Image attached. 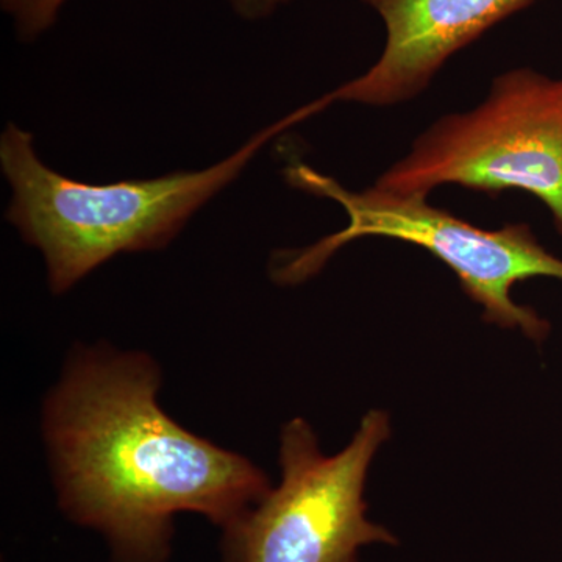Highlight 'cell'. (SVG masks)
I'll list each match as a JSON object with an SVG mask.
<instances>
[{"label":"cell","mask_w":562,"mask_h":562,"mask_svg":"<svg viewBox=\"0 0 562 562\" xmlns=\"http://www.w3.org/2000/svg\"><path fill=\"white\" fill-rule=\"evenodd\" d=\"M160 384L144 351L80 347L44 402L58 503L102 532L116 562H165L177 514H202L225 530L272 487L246 457L168 416Z\"/></svg>","instance_id":"1"},{"label":"cell","mask_w":562,"mask_h":562,"mask_svg":"<svg viewBox=\"0 0 562 562\" xmlns=\"http://www.w3.org/2000/svg\"><path fill=\"white\" fill-rule=\"evenodd\" d=\"M306 117L305 109L294 111L203 171L106 184L52 171L36 155L32 133L9 124L0 138V165L13 190L7 220L43 254L50 290L63 294L114 255L168 246L266 143Z\"/></svg>","instance_id":"2"},{"label":"cell","mask_w":562,"mask_h":562,"mask_svg":"<svg viewBox=\"0 0 562 562\" xmlns=\"http://www.w3.org/2000/svg\"><path fill=\"white\" fill-rule=\"evenodd\" d=\"M284 177L292 187L338 202L349 222L344 231L302 250L280 251L271 262V277L280 284L312 279L341 247L366 236L416 244L446 262L462 290L483 308L484 321L520 330L541 342L549 322L535 310L514 302L519 281L535 277L562 280V260L543 249L527 224L483 231L469 222L428 205L422 195H402L373 184L369 190H346L331 177L301 161L291 162Z\"/></svg>","instance_id":"3"},{"label":"cell","mask_w":562,"mask_h":562,"mask_svg":"<svg viewBox=\"0 0 562 562\" xmlns=\"http://www.w3.org/2000/svg\"><path fill=\"white\" fill-rule=\"evenodd\" d=\"M375 184L422 198L442 184L527 191L562 235V79L532 69L502 74L482 105L432 124Z\"/></svg>","instance_id":"4"},{"label":"cell","mask_w":562,"mask_h":562,"mask_svg":"<svg viewBox=\"0 0 562 562\" xmlns=\"http://www.w3.org/2000/svg\"><path fill=\"white\" fill-rule=\"evenodd\" d=\"M390 435V416L372 409L349 446L327 457L308 422H288L281 482L225 528V562H358L361 547L395 546L387 528L368 519L364 502L369 468Z\"/></svg>","instance_id":"5"},{"label":"cell","mask_w":562,"mask_h":562,"mask_svg":"<svg viewBox=\"0 0 562 562\" xmlns=\"http://www.w3.org/2000/svg\"><path fill=\"white\" fill-rule=\"evenodd\" d=\"M382 18L386 43L368 72L328 102L386 106L409 101L452 55L535 0H361Z\"/></svg>","instance_id":"6"},{"label":"cell","mask_w":562,"mask_h":562,"mask_svg":"<svg viewBox=\"0 0 562 562\" xmlns=\"http://www.w3.org/2000/svg\"><path fill=\"white\" fill-rule=\"evenodd\" d=\"M65 0H2L22 38L33 40L49 29Z\"/></svg>","instance_id":"7"}]
</instances>
